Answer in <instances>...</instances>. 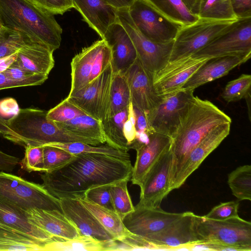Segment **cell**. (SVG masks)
<instances>
[{
  "label": "cell",
  "mask_w": 251,
  "mask_h": 251,
  "mask_svg": "<svg viewBox=\"0 0 251 251\" xmlns=\"http://www.w3.org/2000/svg\"><path fill=\"white\" fill-rule=\"evenodd\" d=\"M133 166L126 160L103 154H75L64 166L40 175L42 185L52 196L81 199L89 189L130 179Z\"/></svg>",
  "instance_id": "obj_1"
},
{
  "label": "cell",
  "mask_w": 251,
  "mask_h": 251,
  "mask_svg": "<svg viewBox=\"0 0 251 251\" xmlns=\"http://www.w3.org/2000/svg\"><path fill=\"white\" fill-rule=\"evenodd\" d=\"M225 123L231 124L227 114L211 101L194 96L171 137L170 186L189 152L212 129Z\"/></svg>",
  "instance_id": "obj_2"
},
{
  "label": "cell",
  "mask_w": 251,
  "mask_h": 251,
  "mask_svg": "<svg viewBox=\"0 0 251 251\" xmlns=\"http://www.w3.org/2000/svg\"><path fill=\"white\" fill-rule=\"evenodd\" d=\"M47 113L36 108H20L11 118L0 117V136L24 147L71 142L99 145L93 140L64 132L47 118Z\"/></svg>",
  "instance_id": "obj_3"
},
{
  "label": "cell",
  "mask_w": 251,
  "mask_h": 251,
  "mask_svg": "<svg viewBox=\"0 0 251 251\" xmlns=\"http://www.w3.org/2000/svg\"><path fill=\"white\" fill-rule=\"evenodd\" d=\"M0 20L6 28L53 51L60 46L62 29L54 15L31 0H0Z\"/></svg>",
  "instance_id": "obj_4"
},
{
  "label": "cell",
  "mask_w": 251,
  "mask_h": 251,
  "mask_svg": "<svg viewBox=\"0 0 251 251\" xmlns=\"http://www.w3.org/2000/svg\"><path fill=\"white\" fill-rule=\"evenodd\" d=\"M194 223L199 245L208 250L251 251V223L239 216L214 220L195 214Z\"/></svg>",
  "instance_id": "obj_5"
},
{
  "label": "cell",
  "mask_w": 251,
  "mask_h": 251,
  "mask_svg": "<svg viewBox=\"0 0 251 251\" xmlns=\"http://www.w3.org/2000/svg\"><path fill=\"white\" fill-rule=\"evenodd\" d=\"M0 198L25 211L39 208L62 212L59 200L51 195L42 184L1 171Z\"/></svg>",
  "instance_id": "obj_6"
},
{
  "label": "cell",
  "mask_w": 251,
  "mask_h": 251,
  "mask_svg": "<svg viewBox=\"0 0 251 251\" xmlns=\"http://www.w3.org/2000/svg\"><path fill=\"white\" fill-rule=\"evenodd\" d=\"M237 21L199 18L193 23L181 27L174 41L169 62L193 55Z\"/></svg>",
  "instance_id": "obj_7"
},
{
  "label": "cell",
  "mask_w": 251,
  "mask_h": 251,
  "mask_svg": "<svg viewBox=\"0 0 251 251\" xmlns=\"http://www.w3.org/2000/svg\"><path fill=\"white\" fill-rule=\"evenodd\" d=\"M113 74L111 63L97 77L66 99L86 114L101 122L104 120L110 107Z\"/></svg>",
  "instance_id": "obj_8"
},
{
  "label": "cell",
  "mask_w": 251,
  "mask_h": 251,
  "mask_svg": "<svg viewBox=\"0 0 251 251\" xmlns=\"http://www.w3.org/2000/svg\"><path fill=\"white\" fill-rule=\"evenodd\" d=\"M117 16L133 43L137 58L143 67L154 75L169 62L174 41L162 44L146 37L133 22L127 8L118 9Z\"/></svg>",
  "instance_id": "obj_9"
},
{
  "label": "cell",
  "mask_w": 251,
  "mask_h": 251,
  "mask_svg": "<svg viewBox=\"0 0 251 251\" xmlns=\"http://www.w3.org/2000/svg\"><path fill=\"white\" fill-rule=\"evenodd\" d=\"M214 58L226 56L251 57V17L239 18L231 27L192 55Z\"/></svg>",
  "instance_id": "obj_10"
},
{
  "label": "cell",
  "mask_w": 251,
  "mask_h": 251,
  "mask_svg": "<svg viewBox=\"0 0 251 251\" xmlns=\"http://www.w3.org/2000/svg\"><path fill=\"white\" fill-rule=\"evenodd\" d=\"M193 92L181 89L161 97L159 102L145 114L150 130L171 138L194 96Z\"/></svg>",
  "instance_id": "obj_11"
},
{
  "label": "cell",
  "mask_w": 251,
  "mask_h": 251,
  "mask_svg": "<svg viewBox=\"0 0 251 251\" xmlns=\"http://www.w3.org/2000/svg\"><path fill=\"white\" fill-rule=\"evenodd\" d=\"M127 8L138 29L153 42L164 44L174 41L181 27L168 20L147 0H133Z\"/></svg>",
  "instance_id": "obj_12"
},
{
  "label": "cell",
  "mask_w": 251,
  "mask_h": 251,
  "mask_svg": "<svg viewBox=\"0 0 251 251\" xmlns=\"http://www.w3.org/2000/svg\"><path fill=\"white\" fill-rule=\"evenodd\" d=\"M209 59L191 55L168 62L153 75V86L156 94L162 97L179 91Z\"/></svg>",
  "instance_id": "obj_13"
},
{
  "label": "cell",
  "mask_w": 251,
  "mask_h": 251,
  "mask_svg": "<svg viewBox=\"0 0 251 251\" xmlns=\"http://www.w3.org/2000/svg\"><path fill=\"white\" fill-rule=\"evenodd\" d=\"M195 214L190 211L181 216L162 231L144 238L157 250H191L200 244L195 227Z\"/></svg>",
  "instance_id": "obj_14"
},
{
  "label": "cell",
  "mask_w": 251,
  "mask_h": 251,
  "mask_svg": "<svg viewBox=\"0 0 251 251\" xmlns=\"http://www.w3.org/2000/svg\"><path fill=\"white\" fill-rule=\"evenodd\" d=\"M172 164V154L170 148L147 174L140 187V201L137 204L149 207L160 206L163 199L171 192Z\"/></svg>",
  "instance_id": "obj_15"
},
{
  "label": "cell",
  "mask_w": 251,
  "mask_h": 251,
  "mask_svg": "<svg viewBox=\"0 0 251 251\" xmlns=\"http://www.w3.org/2000/svg\"><path fill=\"white\" fill-rule=\"evenodd\" d=\"M231 123L221 124L209 131L189 152L180 166L170 186V191L178 189L204 160L229 135Z\"/></svg>",
  "instance_id": "obj_16"
},
{
  "label": "cell",
  "mask_w": 251,
  "mask_h": 251,
  "mask_svg": "<svg viewBox=\"0 0 251 251\" xmlns=\"http://www.w3.org/2000/svg\"><path fill=\"white\" fill-rule=\"evenodd\" d=\"M182 214L165 211L160 206L149 207L137 204L123 222L130 233L146 238L166 228Z\"/></svg>",
  "instance_id": "obj_17"
},
{
  "label": "cell",
  "mask_w": 251,
  "mask_h": 251,
  "mask_svg": "<svg viewBox=\"0 0 251 251\" xmlns=\"http://www.w3.org/2000/svg\"><path fill=\"white\" fill-rule=\"evenodd\" d=\"M124 73L129 87L132 105L145 114L161 99L154 88L153 75L143 67L138 58Z\"/></svg>",
  "instance_id": "obj_18"
},
{
  "label": "cell",
  "mask_w": 251,
  "mask_h": 251,
  "mask_svg": "<svg viewBox=\"0 0 251 251\" xmlns=\"http://www.w3.org/2000/svg\"><path fill=\"white\" fill-rule=\"evenodd\" d=\"M149 141L144 144L132 146L136 151V158L131 174L132 183L140 187L149 171L160 157L170 149L171 138L151 131Z\"/></svg>",
  "instance_id": "obj_19"
},
{
  "label": "cell",
  "mask_w": 251,
  "mask_h": 251,
  "mask_svg": "<svg viewBox=\"0 0 251 251\" xmlns=\"http://www.w3.org/2000/svg\"><path fill=\"white\" fill-rule=\"evenodd\" d=\"M59 201L63 213L79 235L90 236L100 241L114 240L79 199L67 198Z\"/></svg>",
  "instance_id": "obj_20"
},
{
  "label": "cell",
  "mask_w": 251,
  "mask_h": 251,
  "mask_svg": "<svg viewBox=\"0 0 251 251\" xmlns=\"http://www.w3.org/2000/svg\"><path fill=\"white\" fill-rule=\"evenodd\" d=\"M102 39L111 49L114 73L125 72L137 59L133 43L118 20L108 27Z\"/></svg>",
  "instance_id": "obj_21"
},
{
  "label": "cell",
  "mask_w": 251,
  "mask_h": 251,
  "mask_svg": "<svg viewBox=\"0 0 251 251\" xmlns=\"http://www.w3.org/2000/svg\"><path fill=\"white\" fill-rule=\"evenodd\" d=\"M0 227L46 243L56 240L47 232L30 222L26 211L0 198Z\"/></svg>",
  "instance_id": "obj_22"
},
{
  "label": "cell",
  "mask_w": 251,
  "mask_h": 251,
  "mask_svg": "<svg viewBox=\"0 0 251 251\" xmlns=\"http://www.w3.org/2000/svg\"><path fill=\"white\" fill-rule=\"evenodd\" d=\"M73 3L83 20L101 39L108 27L118 20V9L106 0H73Z\"/></svg>",
  "instance_id": "obj_23"
},
{
  "label": "cell",
  "mask_w": 251,
  "mask_h": 251,
  "mask_svg": "<svg viewBox=\"0 0 251 251\" xmlns=\"http://www.w3.org/2000/svg\"><path fill=\"white\" fill-rule=\"evenodd\" d=\"M30 222L46 232L56 240H64L78 236L79 233L62 212L39 208L26 211Z\"/></svg>",
  "instance_id": "obj_24"
},
{
  "label": "cell",
  "mask_w": 251,
  "mask_h": 251,
  "mask_svg": "<svg viewBox=\"0 0 251 251\" xmlns=\"http://www.w3.org/2000/svg\"><path fill=\"white\" fill-rule=\"evenodd\" d=\"M250 57L226 56L211 58L203 64L182 87L184 90L196 88L227 75L234 68L245 63Z\"/></svg>",
  "instance_id": "obj_25"
},
{
  "label": "cell",
  "mask_w": 251,
  "mask_h": 251,
  "mask_svg": "<svg viewBox=\"0 0 251 251\" xmlns=\"http://www.w3.org/2000/svg\"><path fill=\"white\" fill-rule=\"evenodd\" d=\"M53 52L45 45L29 42L17 51L13 63L31 73L49 75L54 65Z\"/></svg>",
  "instance_id": "obj_26"
},
{
  "label": "cell",
  "mask_w": 251,
  "mask_h": 251,
  "mask_svg": "<svg viewBox=\"0 0 251 251\" xmlns=\"http://www.w3.org/2000/svg\"><path fill=\"white\" fill-rule=\"evenodd\" d=\"M105 42L101 39L84 48L72 59L71 67V86L68 96L84 87L89 82L90 75L95 58Z\"/></svg>",
  "instance_id": "obj_27"
},
{
  "label": "cell",
  "mask_w": 251,
  "mask_h": 251,
  "mask_svg": "<svg viewBox=\"0 0 251 251\" xmlns=\"http://www.w3.org/2000/svg\"><path fill=\"white\" fill-rule=\"evenodd\" d=\"M55 123L67 133L93 140L99 145L106 143L101 122L87 114L67 122Z\"/></svg>",
  "instance_id": "obj_28"
},
{
  "label": "cell",
  "mask_w": 251,
  "mask_h": 251,
  "mask_svg": "<svg viewBox=\"0 0 251 251\" xmlns=\"http://www.w3.org/2000/svg\"><path fill=\"white\" fill-rule=\"evenodd\" d=\"M79 199L114 240H120L130 233L114 210L99 205L84 198Z\"/></svg>",
  "instance_id": "obj_29"
},
{
  "label": "cell",
  "mask_w": 251,
  "mask_h": 251,
  "mask_svg": "<svg viewBox=\"0 0 251 251\" xmlns=\"http://www.w3.org/2000/svg\"><path fill=\"white\" fill-rule=\"evenodd\" d=\"M115 246V240L100 241L90 236L79 235L68 240H54L47 244L46 251H114Z\"/></svg>",
  "instance_id": "obj_30"
},
{
  "label": "cell",
  "mask_w": 251,
  "mask_h": 251,
  "mask_svg": "<svg viewBox=\"0 0 251 251\" xmlns=\"http://www.w3.org/2000/svg\"><path fill=\"white\" fill-rule=\"evenodd\" d=\"M168 20L182 27L196 22L199 17L192 13L182 0H147Z\"/></svg>",
  "instance_id": "obj_31"
},
{
  "label": "cell",
  "mask_w": 251,
  "mask_h": 251,
  "mask_svg": "<svg viewBox=\"0 0 251 251\" xmlns=\"http://www.w3.org/2000/svg\"><path fill=\"white\" fill-rule=\"evenodd\" d=\"M128 107L101 121L107 145L119 150L128 151L127 142L123 132L124 125L128 118Z\"/></svg>",
  "instance_id": "obj_32"
},
{
  "label": "cell",
  "mask_w": 251,
  "mask_h": 251,
  "mask_svg": "<svg viewBox=\"0 0 251 251\" xmlns=\"http://www.w3.org/2000/svg\"><path fill=\"white\" fill-rule=\"evenodd\" d=\"M48 243L0 227V251H46Z\"/></svg>",
  "instance_id": "obj_33"
},
{
  "label": "cell",
  "mask_w": 251,
  "mask_h": 251,
  "mask_svg": "<svg viewBox=\"0 0 251 251\" xmlns=\"http://www.w3.org/2000/svg\"><path fill=\"white\" fill-rule=\"evenodd\" d=\"M129 87L124 73H114L110 92L108 117L127 108L131 102Z\"/></svg>",
  "instance_id": "obj_34"
},
{
  "label": "cell",
  "mask_w": 251,
  "mask_h": 251,
  "mask_svg": "<svg viewBox=\"0 0 251 251\" xmlns=\"http://www.w3.org/2000/svg\"><path fill=\"white\" fill-rule=\"evenodd\" d=\"M197 15L201 18L237 21L230 0H200Z\"/></svg>",
  "instance_id": "obj_35"
},
{
  "label": "cell",
  "mask_w": 251,
  "mask_h": 251,
  "mask_svg": "<svg viewBox=\"0 0 251 251\" xmlns=\"http://www.w3.org/2000/svg\"><path fill=\"white\" fill-rule=\"evenodd\" d=\"M46 145L60 148L74 155L79 153H95L130 160V155L127 151L114 148L107 144L95 146L81 142H71L51 143Z\"/></svg>",
  "instance_id": "obj_36"
},
{
  "label": "cell",
  "mask_w": 251,
  "mask_h": 251,
  "mask_svg": "<svg viewBox=\"0 0 251 251\" xmlns=\"http://www.w3.org/2000/svg\"><path fill=\"white\" fill-rule=\"evenodd\" d=\"M227 183L238 200L251 201V166H241L232 171L228 175Z\"/></svg>",
  "instance_id": "obj_37"
},
{
  "label": "cell",
  "mask_w": 251,
  "mask_h": 251,
  "mask_svg": "<svg viewBox=\"0 0 251 251\" xmlns=\"http://www.w3.org/2000/svg\"><path fill=\"white\" fill-rule=\"evenodd\" d=\"M129 180L130 179L122 180L111 185L109 188L114 210L122 220L134 210L127 189Z\"/></svg>",
  "instance_id": "obj_38"
},
{
  "label": "cell",
  "mask_w": 251,
  "mask_h": 251,
  "mask_svg": "<svg viewBox=\"0 0 251 251\" xmlns=\"http://www.w3.org/2000/svg\"><path fill=\"white\" fill-rule=\"evenodd\" d=\"M251 75L242 74L226 84L222 93V97L227 102L241 100L251 92Z\"/></svg>",
  "instance_id": "obj_39"
},
{
  "label": "cell",
  "mask_w": 251,
  "mask_h": 251,
  "mask_svg": "<svg viewBox=\"0 0 251 251\" xmlns=\"http://www.w3.org/2000/svg\"><path fill=\"white\" fill-rule=\"evenodd\" d=\"M29 42H32L22 33L4 27L0 38V59L17 52Z\"/></svg>",
  "instance_id": "obj_40"
},
{
  "label": "cell",
  "mask_w": 251,
  "mask_h": 251,
  "mask_svg": "<svg viewBox=\"0 0 251 251\" xmlns=\"http://www.w3.org/2000/svg\"><path fill=\"white\" fill-rule=\"evenodd\" d=\"M43 147V166L42 172L55 170L69 162L74 154L60 148L50 145Z\"/></svg>",
  "instance_id": "obj_41"
},
{
  "label": "cell",
  "mask_w": 251,
  "mask_h": 251,
  "mask_svg": "<svg viewBox=\"0 0 251 251\" xmlns=\"http://www.w3.org/2000/svg\"><path fill=\"white\" fill-rule=\"evenodd\" d=\"M3 72L10 79L23 86L41 85L48 79L49 75L31 73L13 63Z\"/></svg>",
  "instance_id": "obj_42"
},
{
  "label": "cell",
  "mask_w": 251,
  "mask_h": 251,
  "mask_svg": "<svg viewBox=\"0 0 251 251\" xmlns=\"http://www.w3.org/2000/svg\"><path fill=\"white\" fill-rule=\"evenodd\" d=\"M83 114H86L65 99L47 111V118L54 123H63Z\"/></svg>",
  "instance_id": "obj_43"
},
{
  "label": "cell",
  "mask_w": 251,
  "mask_h": 251,
  "mask_svg": "<svg viewBox=\"0 0 251 251\" xmlns=\"http://www.w3.org/2000/svg\"><path fill=\"white\" fill-rule=\"evenodd\" d=\"M25 148V156L20 162L22 169L29 173L42 172L43 147L28 145Z\"/></svg>",
  "instance_id": "obj_44"
},
{
  "label": "cell",
  "mask_w": 251,
  "mask_h": 251,
  "mask_svg": "<svg viewBox=\"0 0 251 251\" xmlns=\"http://www.w3.org/2000/svg\"><path fill=\"white\" fill-rule=\"evenodd\" d=\"M112 59L111 49L105 41L94 61L89 82L97 77L112 63Z\"/></svg>",
  "instance_id": "obj_45"
},
{
  "label": "cell",
  "mask_w": 251,
  "mask_h": 251,
  "mask_svg": "<svg viewBox=\"0 0 251 251\" xmlns=\"http://www.w3.org/2000/svg\"><path fill=\"white\" fill-rule=\"evenodd\" d=\"M110 185L93 187L86 192L83 198L99 205L114 210L109 192Z\"/></svg>",
  "instance_id": "obj_46"
},
{
  "label": "cell",
  "mask_w": 251,
  "mask_h": 251,
  "mask_svg": "<svg viewBox=\"0 0 251 251\" xmlns=\"http://www.w3.org/2000/svg\"><path fill=\"white\" fill-rule=\"evenodd\" d=\"M239 202L230 201L222 202L214 206L206 215V218L214 220H225L239 216L238 209Z\"/></svg>",
  "instance_id": "obj_47"
},
{
  "label": "cell",
  "mask_w": 251,
  "mask_h": 251,
  "mask_svg": "<svg viewBox=\"0 0 251 251\" xmlns=\"http://www.w3.org/2000/svg\"><path fill=\"white\" fill-rule=\"evenodd\" d=\"M53 15H62L74 7L73 0H31Z\"/></svg>",
  "instance_id": "obj_48"
},
{
  "label": "cell",
  "mask_w": 251,
  "mask_h": 251,
  "mask_svg": "<svg viewBox=\"0 0 251 251\" xmlns=\"http://www.w3.org/2000/svg\"><path fill=\"white\" fill-rule=\"evenodd\" d=\"M20 108L17 100L13 98H6L0 100V117L11 118L16 115Z\"/></svg>",
  "instance_id": "obj_49"
},
{
  "label": "cell",
  "mask_w": 251,
  "mask_h": 251,
  "mask_svg": "<svg viewBox=\"0 0 251 251\" xmlns=\"http://www.w3.org/2000/svg\"><path fill=\"white\" fill-rule=\"evenodd\" d=\"M238 18L251 17V0H230Z\"/></svg>",
  "instance_id": "obj_50"
},
{
  "label": "cell",
  "mask_w": 251,
  "mask_h": 251,
  "mask_svg": "<svg viewBox=\"0 0 251 251\" xmlns=\"http://www.w3.org/2000/svg\"><path fill=\"white\" fill-rule=\"evenodd\" d=\"M20 161L18 157L10 155L0 151V171L11 172Z\"/></svg>",
  "instance_id": "obj_51"
},
{
  "label": "cell",
  "mask_w": 251,
  "mask_h": 251,
  "mask_svg": "<svg viewBox=\"0 0 251 251\" xmlns=\"http://www.w3.org/2000/svg\"><path fill=\"white\" fill-rule=\"evenodd\" d=\"M135 117V128L137 132L146 131L150 133L151 131L148 126L145 114L140 109L133 105Z\"/></svg>",
  "instance_id": "obj_52"
},
{
  "label": "cell",
  "mask_w": 251,
  "mask_h": 251,
  "mask_svg": "<svg viewBox=\"0 0 251 251\" xmlns=\"http://www.w3.org/2000/svg\"><path fill=\"white\" fill-rule=\"evenodd\" d=\"M123 132L124 136L127 142L129 149L130 146L135 140L136 130L135 128V124L129 118H127V119L124 123Z\"/></svg>",
  "instance_id": "obj_53"
},
{
  "label": "cell",
  "mask_w": 251,
  "mask_h": 251,
  "mask_svg": "<svg viewBox=\"0 0 251 251\" xmlns=\"http://www.w3.org/2000/svg\"><path fill=\"white\" fill-rule=\"evenodd\" d=\"M23 87V85L10 79L4 72L0 73V90Z\"/></svg>",
  "instance_id": "obj_54"
},
{
  "label": "cell",
  "mask_w": 251,
  "mask_h": 251,
  "mask_svg": "<svg viewBox=\"0 0 251 251\" xmlns=\"http://www.w3.org/2000/svg\"><path fill=\"white\" fill-rule=\"evenodd\" d=\"M17 52L0 59V73L3 72L10 66L16 59Z\"/></svg>",
  "instance_id": "obj_55"
},
{
  "label": "cell",
  "mask_w": 251,
  "mask_h": 251,
  "mask_svg": "<svg viewBox=\"0 0 251 251\" xmlns=\"http://www.w3.org/2000/svg\"><path fill=\"white\" fill-rule=\"evenodd\" d=\"M109 4L117 9L128 8L133 0H106Z\"/></svg>",
  "instance_id": "obj_56"
},
{
  "label": "cell",
  "mask_w": 251,
  "mask_h": 251,
  "mask_svg": "<svg viewBox=\"0 0 251 251\" xmlns=\"http://www.w3.org/2000/svg\"><path fill=\"white\" fill-rule=\"evenodd\" d=\"M182 1L192 13L197 15L200 0H182Z\"/></svg>",
  "instance_id": "obj_57"
},
{
  "label": "cell",
  "mask_w": 251,
  "mask_h": 251,
  "mask_svg": "<svg viewBox=\"0 0 251 251\" xmlns=\"http://www.w3.org/2000/svg\"><path fill=\"white\" fill-rule=\"evenodd\" d=\"M246 100L247 104L248 107L249 116L250 119V104H251V92H249L244 98Z\"/></svg>",
  "instance_id": "obj_58"
},
{
  "label": "cell",
  "mask_w": 251,
  "mask_h": 251,
  "mask_svg": "<svg viewBox=\"0 0 251 251\" xmlns=\"http://www.w3.org/2000/svg\"><path fill=\"white\" fill-rule=\"evenodd\" d=\"M4 28V26L3 25L2 23L0 20V38L2 33L3 30Z\"/></svg>",
  "instance_id": "obj_59"
}]
</instances>
